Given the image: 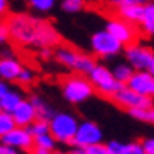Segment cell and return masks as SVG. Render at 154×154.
Returning a JSON list of instances; mask_svg holds the SVG:
<instances>
[{
	"label": "cell",
	"instance_id": "37",
	"mask_svg": "<svg viewBox=\"0 0 154 154\" xmlns=\"http://www.w3.org/2000/svg\"><path fill=\"white\" fill-rule=\"evenodd\" d=\"M68 154H83V149L82 147H75V146H71V151Z\"/></svg>",
	"mask_w": 154,
	"mask_h": 154
},
{
	"label": "cell",
	"instance_id": "2",
	"mask_svg": "<svg viewBox=\"0 0 154 154\" xmlns=\"http://www.w3.org/2000/svg\"><path fill=\"white\" fill-rule=\"evenodd\" d=\"M52 59L56 61L59 66H63L66 69H73L78 75H88L94 68H95V57L87 54V52H80L78 49H75L73 45H64L59 43L54 49V56Z\"/></svg>",
	"mask_w": 154,
	"mask_h": 154
},
{
	"label": "cell",
	"instance_id": "26",
	"mask_svg": "<svg viewBox=\"0 0 154 154\" xmlns=\"http://www.w3.org/2000/svg\"><path fill=\"white\" fill-rule=\"evenodd\" d=\"M35 71L31 69V68H28V66H23L21 73H19V76H17V83L21 85V87H31V85L35 83Z\"/></svg>",
	"mask_w": 154,
	"mask_h": 154
},
{
	"label": "cell",
	"instance_id": "11",
	"mask_svg": "<svg viewBox=\"0 0 154 154\" xmlns=\"http://www.w3.org/2000/svg\"><path fill=\"white\" fill-rule=\"evenodd\" d=\"M0 142L14 147L17 151H24V152H31L33 149V135L29 133L26 126H14L9 133L0 137Z\"/></svg>",
	"mask_w": 154,
	"mask_h": 154
},
{
	"label": "cell",
	"instance_id": "8",
	"mask_svg": "<svg viewBox=\"0 0 154 154\" xmlns=\"http://www.w3.org/2000/svg\"><path fill=\"white\" fill-rule=\"evenodd\" d=\"M104 28L107 29V31H109V33H111L119 43H123V47L139 40V33H140L139 28H137L135 24H132V23L123 21V19L118 17V16H114V17H107Z\"/></svg>",
	"mask_w": 154,
	"mask_h": 154
},
{
	"label": "cell",
	"instance_id": "13",
	"mask_svg": "<svg viewBox=\"0 0 154 154\" xmlns=\"http://www.w3.org/2000/svg\"><path fill=\"white\" fill-rule=\"evenodd\" d=\"M152 80L154 76L149 71H133V75L130 76V80L125 85L130 90L137 92L140 95L152 97Z\"/></svg>",
	"mask_w": 154,
	"mask_h": 154
},
{
	"label": "cell",
	"instance_id": "41",
	"mask_svg": "<svg viewBox=\"0 0 154 154\" xmlns=\"http://www.w3.org/2000/svg\"><path fill=\"white\" fill-rule=\"evenodd\" d=\"M146 2H154V0H144V4H146Z\"/></svg>",
	"mask_w": 154,
	"mask_h": 154
},
{
	"label": "cell",
	"instance_id": "9",
	"mask_svg": "<svg viewBox=\"0 0 154 154\" xmlns=\"http://www.w3.org/2000/svg\"><path fill=\"white\" fill-rule=\"evenodd\" d=\"M102 139H104L102 128H100L95 121L85 119V121H80V123H78V130H76V133H75V139L71 142V146L85 149V147L94 146V144H100Z\"/></svg>",
	"mask_w": 154,
	"mask_h": 154
},
{
	"label": "cell",
	"instance_id": "20",
	"mask_svg": "<svg viewBox=\"0 0 154 154\" xmlns=\"http://www.w3.org/2000/svg\"><path fill=\"white\" fill-rule=\"evenodd\" d=\"M133 68L130 66V64L126 63V61H121V63H116L114 66L111 68V73H112V76L118 80L121 85H125L128 80H130V76L133 75Z\"/></svg>",
	"mask_w": 154,
	"mask_h": 154
},
{
	"label": "cell",
	"instance_id": "14",
	"mask_svg": "<svg viewBox=\"0 0 154 154\" xmlns=\"http://www.w3.org/2000/svg\"><path fill=\"white\" fill-rule=\"evenodd\" d=\"M11 114H12L16 126H29L36 119V111L33 107V104L29 102V99H23L19 102V106Z\"/></svg>",
	"mask_w": 154,
	"mask_h": 154
},
{
	"label": "cell",
	"instance_id": "15",
	"mask_svg": "<svg viewBox=\"0 0 154 154\" xmlns=\"http://www.w3.org/2000/svg\"><path fill=\"white\" fill-rule=\"evenodd\" d=\"M137 28L144 36H154V2L144 4L142 17H140Z\"/></svg>",
	"mask_w": 154,
	"mask_h": 154
},
{
	"label": "cell",
	"instance_id": "4",
	"mask_svg": "<svg viewBox=\"0 0 154 154\" xmlns=\"http://www.w3.org/2000/svg\"><path fill=\"white\" fill-rule=\"evenodd\" d=\"M78 123H80V119L73 112H68V111L54 112V116L49 119L50 135L57 142L71 146V142L75 139V133L78 130Z\"/></svg>",
	"mask_w": 154,
	"mask_h": 154
},
{
	"label": "cell",
	"instance_id": "17",
	"mask_svg": "<svg viewBox=\"0 0 154 154\" xmlns=\"http://www.w3.org/2000/svg\"><path fill=\"white\" fill-rule=\"evenodd\" d=\"M142 11H144V4H130V5H123V7L116 9V16L121 17L123 21L132 23L137 26L142 17Z\"/></svg>",
	"mask_w": 154,
	"mask_h": 154
},
{
	"label": "cell",
	"instance_id": "3",
	"mask_svg": "<svg viewBox=\"0 0 154 154\" xmlns=\"http://www.w3.org/2000/svg\"><path fill=\"white\" fill-rule=\"evenodd\" d=\"M61 94H63L64 100H68L73 106H80L87 102L88 99L94 97V87H92L88 76L85 75H69V76H64L61 82Z\"/></svg>",
	"mask_w": 154,
	"mask_h": 154
},
{
	"label": "cell",
	"instance_id": "31",
	"mask_svg": "<svg viewBox=\"0 0 154 154\" xmlns=\"http://www.w3.org/2000/svg\"><path fill=\"white\" fill-rule=\"evenodd\" d=\"M142 149H144V154H154V137H147L142 142Z\"/></svg>",
	"mask_w": 154,
	"mask_h": 154
},
{
	"label": "cell",
	"instance_id": "22",
	"mask_svg": "<svg viewBox=\"0 0 154 154\" xmlns=\"http://www.w3.org/2000/svg\"><path fill=\"white\" fill-rule=\"evenodd\" d=\"M128 114L132 116L133 119H139V121H144V123H151L154 125V104L151 107H137V109H128Z\"/></svg>",
	"mask_w": 154,
	"mask_h": 154
},
{
	"label": "cell",
	"instance_id": "28",
	"mask_svg": "<svg viewBox=\"0 0 154 154\" xmlns=\"http://www.w3.org/2000/svg\"><path fill=\"white\" fill-rule=\"evenodd\" d=\"M107 7H112L114 11L123 5H130V4H144V0H102Z\"/></svg>",
	"mask_w": 154,
	"mask_h": 154
},
{
	"label": "cell",
	"instance_id": "5",
	"mask_svg": "<svg viewBox=\"0 0 154 154\" xmlns=\"http://www.w3.org/2000/svg\"><path fill=\"white\" fill-rule=\"evenodd\" d=\"M123 43H119L106 28L97 29L90 35V50L99 59H114L123 52Z\"/></svg>",
	"mask_w": 154,
	"mask_h": 154
},
{
	"label": "cell",
	"instance_id": "34",
	"mask_svg": "<svg viewBox=\"0 0 154 154\" xmlns=\"http://www.w3.org/2000/svg\"><path fill=\"white\" fill-rule=\"evenodd\" d=\"M0 154H21V152H19L17 149H14V147L5 146V144L0 142Z\"/></svg>",
	"mask_w": 154,
	"mask_h": 154
},
{
	"label": "cell",
	"instance_id": "36",
	"mask_svg": "<svg viewBox=\"0 0 154 154\" xmlns=\"http://www.w3.org/2000/svg\"><path fill=\"white\" fill-rule=\"evenodd\" d=\"M31 154H50V151H47V149H42V147H35V146H33V149H31Z\"/></svg>",
	"mask_w": 154,
	"mask_h": 154
},
{
	"label": "cell",
	"instance_id": "12",
	"mask_svg": "<svg viewBox=\"0 0 154 154\" xmlns=\"http://www.w3.org/2000/svg\"><path fill=\"white\" fill-rule=\"evenodd\" d=\"M21 69H23V63L14 52L5 50L0 56V80H5L9 83L16 82Z\"/></svg>",
	"mask_w": 154,
	"mask_h": 154
},
{
	"label": "cell",
	"instance_id": "33",
	"mask_svg": "<svg viewBox=\"0 0 154 154\" xmlns=\"http://www.w3.org/2000/svg\"><path fill=\"white\" fill-rule=\"evenodd\" d=\"M38 52H40V59H43V61H49V59H52V56H54V49H49V47L38 49Z\"/></svg>",
	"mask_w": 154,
	"mask_h": 154
},
{
	"label": "cell",
	"instance_id": "42",
	"mask_svg": "<svg viewBox=\"0 0 154 154\" xmlns=\"http://www.w3.org/2000/svg\"><path fill=\"white\" fill-rule=\"evenodd\" d=\"M0 111H2V107H0Z\"/></svg>",
	"mask_w": 154,
	"mask_h": 154
},
{
	"label": "cell",
	"instance_id": "23",
	"mask_svg": "<svg viewBox=\"0 0 154 154\" xmlns=\"http://www.w3.org/2000/svg\"><path fill=\"white\" fill-rule=\"evenodd\" d=\"M87 2L85 0H61V11L66 14H80L85 9Z\"/></svg>",
	"mask_w": 154,
	"mask_h": 154
},
{
	"label": "cell",
	"instance_id": "30",
	"mask_svg": "<svg viewBox=\"0 0 154 154\" xmlns=\"http://www.w3.org/2000/svg\"><path fill=\"white\" fill-rule=\"evenodd\" d=\"M11 40V33H9V26L5 19H0V45L7 43Z\"/></svg>",
	"mask_w": 154,
	"mask_h": 154
},
{
	"label": "cell",
	"instance_id": "29",
	"mask_svg": "<svg viewBox=\"0 0 154 154\" xmlns=\"http://www.w3.org/2000/svg\"><path fill=\"white\" fill-rule=\"evenodd\" d=\"M83 154H109V151H107V147H106V144H94V146H88L83 149Z\"/></svg>",
	"mask_w": 154,
	"mask_h": 154
},
{
	"label": "cell",
	"instance_id": "19",
	"mask_svg": "<svg viewBox=\"0 0 154 154\" xmlns=\"http://www.w3.org/2000/svg\"><path fill=\"white\" fill-rule=\"evenodd\" d=\"M23 99H24V95L21 92L16 90V88H11L4 97L0 99V107H2V111H5V112H12L19 106V102Z\"/></svg>",
	"mask_w": 154,
	"mask_h": 154
},
{
	"label": "cell",
	"instance_id": "25",
	"mask_svg": "<svg viewBox=\"0 0 154 154\" xmlns=\"http://www.w3.org/2000/svg\"><path fill=\"white\" fill-rule=\"evenodd\" d=\"M29 130V133L33 137H38V135H45V133H50V126H49V121L45 119H35L29 126H26Z\"/></svg>",
	"mask_w": 154,
	"mask_h": 154
},
{
	"label": "cell",
	"instance_id": "7",
	"mask_svg": "<svg viewBox=\"0 0 154 154\" xmlns=\"http://www.w3.org/2000/svg\"><path fill=\"white\" fill-rule=\"evenodd\" d=\"M123 56H125V61L135 71H149L154 57V50L151 45L137 40V42L130 43V45H125Z\"/></svg>",
	"mask_w": 154,
	"mask_h": 154
},
{
	"label": "cell",
	"instance_id": "35",
	"mask_svg": "<svg viewBox=\"0 0 154 154\" xmlns=\"http://www.w3.org/2000/svg\"><path fill=\"white\" fill-rule=\"evenodd\" d=\"M9 90H11V85H9V82H5V80H0V99L4 97Z\"/></svg>",
	"mask_w": 154,
	"mask_h": 154
},
{
	"label": "cell",
	"instance_id": "39",
	"mask_svg": "<svg viewBox=\"0 0 154 154\" xmlns=\"http://www.w3.org/2000/svg\"><path fill=\"white\" fill-rule=\"evenodd\" d=\"M50 154H68V152H66V151H52Z\"/></svg>",
	"mask_w": 154,
	"mask_h": 154
},
{
	"label": "cell",
	"instance_id": "27",
	"mask_svg": "<svg viewBox=\"0 0 154 154\" xmlns=\"http://www.w3.org/2000/svg\"><path fill=\"white\" fill-rule=\"evenodd\" d=\"M14 126H16V123L12 119V114L5 112V111H0V137H4L5 133H9Z\"/></svg>",
	"mask_w": 154,
	"mask_h": 154
},
{
	"label": "cell",
	"instance_id": "40",
	"mask_svg": "<svg viewBox=\"0 0 154 154\" xmlns=\"http://www.w3.org/2000/svg\"><path fill=\"white\" fill-rule=\"evenodd\" d=\"M152 97H154V80H152Z\"/></svg>",
	"mask_w": 154,
	"mask_h": 154
},
{
	"label": "cell",
	"instance_id": "1",
	"mask_svg": "<svg viewBox=\"0 0 154 154\" xmlns=\"http://www.w3.org/2000/svg\"><path fill=\"white\" fill-rule=\"evenodd\" d=\"M11 40L19 47L29 49H56L61 43V35L54 24L28 12H16L5 17Z\"/></svg>",
	"mask_w": 154,
	"mask_h": 154
},
{
	"label": "cell",
	"instance_id": "6",
	"mask_svg": "<svg viewBox=\"0 0 154 154\" xmlns=\"http://www.w3.org/2000/svg\"><path fill=\"white\" fill-rule=\"evenodd\" d=\"M87 76L90 80L94 90L97 92L99 95L107 97V99H111L112 95L123 87L116 78L112 76L111 69H109L107 66H104V64H95V68H94Z\"/></svg>",
	"mask_w": 154,
	"mask_h": 154
},
{
	"label": "cell",
	"instance_id": "32",
	"mask_svg": "<svg viewBox=\"0 0 154 154\" xmlns=\"http://www.w3.org/2000/svg\"><path fill=\"white\" fill-rule=\"evenodd\" d=\"M11 12V2L9 0H0V19H5Z\"/></svg>",
	"mask_w": 154,
	"mask_h": 154
},
{
	"label": "cell",
	"instance_id": "10",
	"mask_svg": "<svg viewBox=\"0 0 154 154\" xmlns=\"http://www.w3.org/2000/svg\"><path fill=\"white\" fill-rule=\"evenodd\" d=\"M111 100L114 104L121 107V109H137V107H151L154 104L152 97H147V95H140L137 92L130 90L126 85H123L121 88H119L114 95L111 97Z\"/></svg>",
	"mask_w": 154,
	"mask_h": 154
},
{
	"label": "cell",
	"instance_id": "21",
	"mask_svg": "<svg viewBox=\"0 0 154 154\" xmlns=\"http://www.w3.org/2000/svg\"><path fill=\"white\" fill-rule=\"evenodd\" d=\"M35 14H49L57 7V0H26Z\"/></svg>",
	"mask_w": 154,
	"mask_h": 154
},
{
	"label": "cell",
	"instance_id": "38",
	"mask_svg": "<svg viewBox=\"0 0 154 154\" xmlns=\"http://www.w3.org/2000/svg\"><path fill=\"white\" fill-rule=\"evenodd\" d=\"M149 73L154 76V57H152V63H151V68H149Z\"/></svg>",
	"mask_w": 154,
	"mask_h": 154
},
{
	"label": "cell",
	"instance_id": "16",
	"mask_svg": "<svg viewBox=\"0 0 154 154\" xmlns=\"http://www.w3.org/2000/svg\"><path fill=\"white\" fill-rule=\"evenodd\" d=\"M109 154H144L142 144L140 142H128L123 144L119 140H109V144H106Z\"/></svg>",
	"mask_w": 154,
	"mask_h": 154
},
{
	"label": "cell",
	"instance_id": "18",
	"mask_svg": "<svg viewBox=\"0 0 154 154\" xmlns=\"http://www.w3.org/2000/svg\"><path fill=\"white\" fill-rule=\"evenodd\" d=\"M29 102L33 104L36 111V119H45V121H49L52 116H54V107L42 97V95H38V94H33L31 97H29Z\"/></svg>",
	"mask_w": 154,
	"mask_h": 154
},
{
	"label": "cell",
	"instance_id": "24",
	"mask_svg": "<svg viewBox=\"0 0 154 154\" xmlns=\"http://www.w3.org/2000/svg\"><path fill=\"white\" fill-rule=\"evenodd\" d=\"M33 146L35 147H42V149H47V151H56L57 140L50 135V133H45V135H38V137H33Z\"/></svg>",
	"mask_w": 154,
	"mask_h": 154
}]
</instances>
